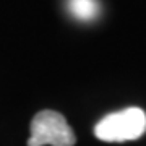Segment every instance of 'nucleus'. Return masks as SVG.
<instances>
[{"mask_svg":"<svg viewBox=\"0 0 146 146\" xmlns=\"http://www.w3.org/2000/svg\"><path fill=\"white\" fill-rule=\"evenodd\" d=\"M146 131V114L140 107H128L106 115L94 127V135L101 141L122 143L138 140Z\"/></svg>","mask_w":146,"mask_h":146,"instance_id":"1","label":"nucleus"},{"mask_svg":"<svg viewBox=\"0 0 146 146\" xmlns=\"http://www.w3.org/2000/svg\"><path fill=\"white\" fill-rule=\"evenodd\" d=\"M76 136L62 114L55 110H41L31 122V136L28 146H73Z\"/></svg>","mask_w":146,"mask_h":146,"instance_id":"2","label":"nucleus"},{"mask_svg":"<svg viewBox=\"0 0 146 146\" xmlns=\"http://www.w3.org/2000/svg\"><path fill=\"white\" fill-rule=\"evenodd\" d=\"M67 8L70 15L78 21H93L99 15V2L98 0H67Z\"/></svg>","mask_w":146,"mask_h":146,"instance_id":"3","label":"nucleus"}]
</instances>
